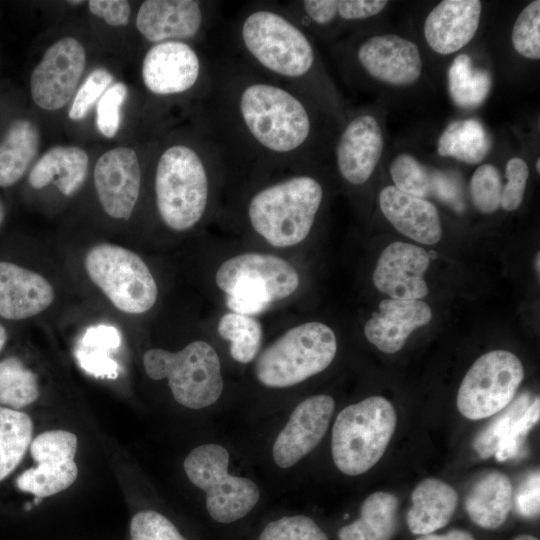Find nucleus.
Here are the masks:
<instances>
[{"mask_svg":"<svg viewBox=\"0 0 540 540\" xmlns=\"http://www.w3.org/2000/svg\"><path fill=\"white\" fill-rule=\"evenodd\" d=\"M203 118L236 166L305 164L315 133L314 104L258 73L237 56L212 58Z\"/></svg>","mask_w":540,"mask_h":540,"instance_id":"nucleus-1","label":"nucleus"},{"mask_svg":"<svg viewBox=\"0 0 540 540\" xmlns=\"http://www.w3.org/2000/svg\"><path fill=\"white\" fill-rule=\"evenodd\" d=\"M235 56L314 104L317 53L308 32L273 2L249 5L234 20Z\"/></svg>","mask_w":540,"mask_h":540,"instance_id":"nucleus-2","label":"nucleus"},{"mask_svg":"<svg viewBox=\"0 0 540 540\" xmlns=\"http://www.w3.org/2000/svg\"><path fill=\"white\" fill-rule=\"evenodd\" d=\"M202 124L198 139L168 145L156 161L157 212L163 224L175 232L189 231L204 219L218 177L236 165L204 118Z\"/></svg>","mask_w":540,"mask_h":540,"instance_id":"nucleus-3","label":"nucleus"},{"mask_svg":"<svg viewBox=\"0 0 540 540\" xmlns=\"http://www.w3.org/2000/svg\"><path fill=\"white\" fill-rule=\"evenodd\" d=\"M301 165L255 189L245 205L251 229L278 248L295 246L310 234L322 206L324 189Z\"/></svg>","mask_w":540,"mask_h":540,"instance_id":"nucleus-4","label":"nucleus"},{"mask_svg":"<svg viewBox=\"0 0 540 540\" xmlns=\"http://www.w3.org/2000/svg\"><path fill=\"white\" fill-rule=\"evenodd\" d=\"M215 282L226 294L230 311L254 316L294 294L300 276L296 267L281 257L248 252L221 263Z\"/></svg>","mask_w":540,"mask_h":540,"instance_id":"nucleus-5","label":"nucleus"},{"mask_svg":"<svg viewBox=\"0 0 540 540\" xmlns=\"http://www.w3.org/2000/svg\"><path fill=\"white\" fill-rule=\"evenodd\" d=\"M396 424L392 403L381 396L342 409L332 429L331 452L336 467L349 476L370 470L385 453Z\"/></svg>","mask_w":540,"mask_h":540,"instance_id":"nucleus-6","label":"nucleus"},{"mask_svg":"<svg viewBox=\"0 0 540 540\" xmlns=\"http://www.w3.org/2000/svg\"><path fill=\"white\" fill-rule=\"evenodd\" d=\"M336 352L333 330L322 322H306L288 329L260 354L255 375L266 387H291L324 371Z\"/></svg>","mask_w":540,"mask_h":540,"instance_id":"nucleus-7","label":"nucleus"},{"mask_svg":"<svg viewBox=\"0 0 540 540\" xmlns=\"http://www.w3.org/2000/svg\"><path fill=\"white\" fill-rule=\"evenodd\" d=\"M143 366L149 378L168 379L174 399L191 409L214 404L223 392L219 355L202 340L193 341L177 352L150 349L143 356Z\"/></svg>","mask_w":540,"mask_h":540,"instance_id":"nucleus-8","label":"nucleus"},{"mask_svg":"<svg viewBox=\"0 0 540 540\" xmlns=\"http://www.w3.org/2000/svg\"><path fill=\"white\" fill-rule=\"evenodd\" d=\"M85 268L90 280L120 311L142 314L158 298V287L149 267L134 251L111 243L89 249Z\"/></svg>","mask_w":540,"mask_h":540,"instance_id":"nucleus-9","label":"nucleus"},{"mask_svg":"<svg viewBox=\"0 0 540 540\" xmlns=\"http://www.w3.org/2000/svg\"><path fill=\"white\" fill-rule=\"evenodd\" d=\"M229 458L225 447L210 443L194 448L183 464L190 482L206 493L211 518L224 524L246 516L260 498L252 480L229 474Z\"/></svg>","mask_w":540,"mask_h":540,"instance_id":"nucleus-10","label":"nucleus"},{"mask_svg":"<svg viewBox=\"0 0 540 540\" xmlns=\"http://www.w3.org/2000/svg\"><path fill=\"white\" fill-rule=\"evenodd\" d=\"M524 377L520 359L506 350L480 356L467 371L457 393L459 412L479 420L501 412L514 399Z\"/></svg>","mask_w":540,"mask_h":540,"instance_id":"nucleus-11","label":"nucleus"},{"mask_svg":"<svg viewBox=\"0 0 540 540\" xmlns=\"http://www.w3.org/2000/svg\"><path fill=\"white\" fill-rule=\"evenodd\" d=\"M141 77L146 89L156 96H177L197 89L208 95L212 61L207 62L191 43L161 42L145 53Z\"/></svg>","mask_w":540,"mask_h":540,"instance_id":"nucleus-12","label":"nucleus"},{"mask_svg":"<svg viewBox=\"0 0 540 540\" xmlns=\"http://www.w3.org/2000/svg\"><path fill=\"white\" fill-rule=\"evenodd\" d=\"M220 3L197 0H146L136 15V28L150 43L188 42L214 29Z\"/></svg>","mask_w":540,"mask_h":540,"instance_id":"nucleus-13","label":"nucleus"},{"mask_svg":"<svg viewBox=\"0 0 540 540\" xmlns=\"http://www.w3.org/2000/svg\"><path fill=\"white\" fill-rule=\"evenodd\" d=\"M35 466L23 471L16 479L20 491L37 498L57 494L71 486L78 475L74 461L77 437L65 430L40 433L30 444Z\"/></svg>","mask_w":540,"mask_h":540,"instance_id":"nucleus-14","label":"nucleus"},{"mask_svg":"<svg viewBox=\"0 0 540 540\" xmlns=\"http://www.w3.org/2000/svg\"><path fill=\"white\" fill-rule=\"evenodd\" d=\"M85 66L86 52L77 39L64 37L53 43L31 74L34 103L48 111L63 108L73 97Z\"/></svg>","mask_w":540,"mask_h":540,"instance_id":"nucleus-15","label":"nucleus"},{"mask_svg":"<svg viewBox=\"0 0 540 540\" xmlns=\"http://www.w3.org/2000/svg\"><path fill=\"white\" fill-rule=\"evenodd\" d=\"M141 167L136 151L116 147L102 154L94 168V185L104 211L114 219L129 220L141 188Z\"/></svg>","mask_w":540,"mask_h":540,"instance_id":"nucleus-16","label":"nucleus"},{"mask_svg":"<svg viewBox=\"0 0 540 540\" xmlns=\"http://www.w3.org/2000/svg\"><path fill=\"white\" fill-rule=\"evenodd\" d=\"M359 67L373 79L397 87L410 86L422 73L417 45L396 34L374 35L355 52Z\"/></svg>","mask_w":540,"mask_h":540,"instance_id":"nucleus-17","label":"nucleus"},{"mask_svg":"<svg viewBox=\"0 0 540 540\" xmlns=\"http://www.w3.org/2000/svg\"><path fill=\"white\" fill-rule=\"evenodd\" d=\"M335 409L326 394L308 397L292 411L272 448L276 465L286 469L309 454L324 437Z\"/></svg>","mask_w":540,"mask_h":540,"instance_id":"nucleus-18","label":"nucleus"},{"mask_svg":"<svg viewBox=\"0 0 540 540\" xmlns=\"http://www.w3.org/2000/svg\"><path fill=\"white\" fill-rule=\"evenodd\" d=\"M381 126L371 114H359L343 127L334 157L340 176L350 185L366 183L376 169L383 153Z\"/></svg>","mask_w":540,"mask_h":540,"instance_id":"nucleus-19","label":"nucleus"},{"mask_svg":"<svg viewBox=\"0 0 540 540\" xmlns=\"http://www.w3.org/2000/svg\"><path fill=\"white\" fill-rule=\"evenodd\" d=\"M430 256L422 247L393 242L381 253L374 273L373 283L392 299L420 300L427 296L424 279Z\"/></svg>","mask_w":540,"mask_h":540,"instance_id":"nucleus-20","label":"nucleus"},{"mask_svg":"<svg viewBox=\"0 0 540 540\" xmlns=\"http://www.w3.org/2000/svg\"><path fill=\"white\" fill-rule=\"evenodd\" d=\"M51 283L41 274L10 261H0V317L24 320L47 309L54 300Z\"/></svg>","mask_w":540,"mask_h":540,"instance_id":"nucleus-21","label":"nucleus"},{"mask_svg":"<svg viewBox=\"0 0 540 540\" xmlns=\"http://www.w3.org/2000/svg\"><path fill=\"white\" fill-rule=\"evenodd\" d=\"M478 0H444L428 14L424 22V37L438 54L459 51L475 36L481 17Z\"/></svg>","mask_w":540,"mask_h":540,"instance_id":"nucleus-22","label":"nucleus"},{"mask_svg":"<svg viewBox=\"0 0 540 540\" xmlns=\"http://www.w3.org/2000/svg\"><path fill=\"white\" fill-rule=\"evenodd\" d=\"M432 318L428 304L421 300L384 299L379 312L365 323L366 339L388 354L400 351L410 334Z\"/></svg>","mask_w":540,"mask_h":540,"instance_id":"nucleus-23","label":"nucleus"},{"mask_svg":"<svg viewBox=\"0 0 540 540\" xmlns=\"http://www.w3.org/2000/svg\"><path fill=\"white\" fill-rule=\"evenodd\" d=\"M379 205L386 219L403 235L426 245L441 239L438 210L426 199L386 186L380 191Z\"/></svg>","mask_w":540,"mask_h":540,"instance_id":"nucleus-24","label":"nucleus"},{"mask_svg":"<svg viewBox=\"0 0 540 540\" xmlns=\"http://www.w3.org/2000/svg\"><path fill=\"white\" fill-rule=\"evenodd\" d=\"M89 157L77 146H55L47 150L29 173V184L41 189L54 184L65 196L75 194L85 182Z\"/></svg>","mask_w":540,"mask_h":540,"instance_id":"nucleus-25","label":"nucleus"},{"mask_svg":"<svg viewBox=\"0 0 540 540\" xmlns=\"http://www.w3.org/2000/svg\"><path fill=\"white\" fill-rule=\"evenodd\" d=\"M411 502L406 515L407 526L411 533L425 535L449 523L458 504V495L446 482L427 478L414 488Z\"/></svg>","mask_w":540,"mask_h":540,"instance_id":"nucleus-26","label":"nucleus"},{"mask_svg":"<svg viewBox=\"0 0 540 540\" xmlns=\"http://www.w3.org/2000/svg\"><path fill=\"white\" fill-rule=\"evenodd\" d=\"M510 479L504 473L491 471L482 475L465 499L471 521L483 529H497L506 520L513 500Z\"/></svg>","mask_w":540,"mask_h":540,"instance_id":"nucleus-27","label":"nucleus"},{"mask_svg":"<svg viewBox=\"0 0 540 540\" xmlns=\"http://www.w3.org/2000/svg\"><path fill=\"white\" fill-rule=\"evenodd\" d=\"M398 498L389 492L369 495L360 509V516L341 527L339 540H392L398 528Z\"/></svg>","mask_w":540,"mask_h":540,"instance_id":"nucleus-28","label":"nucleus"},{"mask_svg":"<svg viewBox=\"0 0 540 540\" xmlns=\"http://www.w3.org/2000/svg\"><path fill=\"white\" fill-rule=\"evenodd\" d=\"M40 145L37 126L27 119L13 121L0 142V187L17 183L35 159Z\"/></svg>","mask_w":540,"mask_h":540,"instance_id":"nucleus-29","label":"nucleus"},{"mask_svg":"<svg viewBox=\"0 0 540 540\" xmlns=\"http://www.w3.org/2000/svg\"><path fill=\"white\" fill-rule=\"evenodd\" d=\"M491 140L483 125L475 119L450 123L439 137L437 152L467 164L481 162L488 154Z\"/></svg>","mask_w":540,"mask_h":540,"instance_id":"nucleus-30","label":"nucleus"},{"mask_svg":"<svg viewBox=\"0 0 540 540\" xmlns=\"http://www.w3.org/2000/svg\"><path fill=\"white\" fill-rule=\"evenodd\" d=\"M33 435V422L28 414L0 406V482L21 463Z\"/></svg>","mask_w":540,"mask_h":540,"instance_id":"nucleus-31","label":"nucleus"},{"mask_svg":"<svg viewBox=\"0 0 540 540\" xmlns=\"http://www.w3.org/2000/svg\"><path fill=\"white\" fill-rule=\"evenodd\" d=\"M489 73L475 67L467 54H459L448 71V88L453 101L463 108H476L487 98Z\"/></svg>","mask_w":540,"mask_h":540,"instance_id":"nucleus-32","label":"nucleus"},{"mask_svg":"<svg viewBox=\"0 0 540 540\" xmlns=\"http://www.w3.org/2000/svg\"><path fill=\"white\" fill-rule=\"evenodd\" d=\"M220 337L230 343V355L239 363H249L257 356L263 338L261 323L250 315L229 311L217 325Z\"/></svg>","mask_w":540,"mask_h":540,"instance_id":"nucleus-33","label":"nucleus"},{"mask_svg":"<svg viewBox=\"0 0 540 540\" xmlns=\"http://www.w3.org/2000/svg\"><path fill=\"white\" fill-rule=\"evenodd\" d=\"M38 397L37 375L18 357L0 359V406L21 410Z\"/></svg>","mask_w":540,"mask_h":540,"instance_id":"nucleus-34","label":"nucleus"},{"mask_svg":"<svg viewBox=\"0 0 540 540\" xmlns=\"http://www.w3.org/2000/svg\"><path fill=\"white\" fill-rule=\"evenodd\" d=\"M531 404V395L528 392L520 394L504 408L473 442V448L483 458L494 456L497 447L508 435L513 424L524 414Z\"/></svg>","mask_w":540,"mask_h":540,"instance_id":"nucleus-35","label":"nucleus"},{"mask_svg":"<svg viewBox=\"0 0 540 540\" xmlns=\"http://www.w3.org/2000/svg\"><path fill=\"white\" fill-rule=\"evenodd\" d=\"M390 175L394 187L403 193L424 199L431 195L432 175L411 154L397 155L390 164Z\"/></svg>","mask_w":540,"mask_h":540,"instance_id":"nucleus-36","label":"nucleus"},{"mask_svg":"<svg viewBox=\"0 0 540 540\" xmlns=\"http://www.w3.org/2000/svg\"><path fill=\"white\" fill-rule=\"evenodd\" d=\"M512 45L524 58H540V1L529 3L518 15L511 33Z\"/></svg>","mask_w":540,"mask_h":540,"instance_id":"nucleus-37","label":"nucleus"},{"mask_svg":"<svg viewBox=\"0 0 540 540\" xmlns=\"http://www.w3.org/2000/svg\"><path fill=\"white\" fill-rule=\"evenodd\" d=\"M502 182L498 169L492 164L480 165L470 180V193L475 207L490 214L500 207Z\"/></svg>","mask_w":540,"mask_h":540,"instance_id":"nucleus-38","label":"nucleus"},{"mask_svg":"<svg viewBox=\"0 0 540 540\" xmlns=\"http://www.w3.org/2000/svg\"><path fill=\"white\" fill-rule=\"evenodd\" d=\"M259 540H328V537L312 518L295 515L268 523Z\"/></svg>","mask_w":540,"mask_h":540,"instance_id":"nucleus-39","label":"nucleus"},{"mask_svg":"<svg viewBox=\"0 0 540 540\" xmlns=\"http://www.w3.org/2000/svg\"><path fill=\"white\" fill-rule=\"evenodd\" d=\"M539 418L540 400L537 397L531 402L524 414L513 424L508 435L497 447L494 457L502 462L524 456L527 452V435L538 423Z\"/></svg>","mask_w":540,"mask_h":540,"instance_id":"nucleus-40","label":"nucleus"},{"mask_svg":"<svg viewBox=\"0 0 540 540\" xmlns=\"http://www.w3.org/2000/svg\"><path fill=\"white\" fill-rule=\"evenodd\" d=\"M388 4L384 0H328L322 28L338 21L365 20L379 14Z\"/></svg>","mask_w":540,"mask_h":540,"instance_id":"nucleus-41","label":"nucleus"},{"mask_svg":"<svg viewBox=\"0 0 540 540\" xmlns=\"http://www.w3.org/2000/svg\"><path fill=\"white\" fill-rule=\"evenodd\" d=\"M131 540H186L176 526L155 511H141L130 522Z\"/></svg>","mask_w":540,"mask_h":540,"instance_id":"nucleus-42","label":"nucleus"},{"mask_svg":"<svg viewBox=\"0 0 540 540\" xmlns=\"http://www.w3.org/2000/svg\"><path fill=\"white\" fill-rule=\"evenodd\" d=\"M113 79V75L107 69L103 67L94 69L77 91L69 110V118L75 121L85 118L93 105L112 85Z\"/></svg>","mask_w":540,"mask_h":540,"instance_id":"nucleus-43","label":"nucleus"},{"mask_svg":"<svg viewBox=\"0 0 540 540\" xmlns=\"http://www.w3.org/2000/svg\"><path fill=\"white\" fill-rule=\"evenodd\" d=\"M128 95V88L122 82L113 83L101 96L97 105V127L107 138H113L120 127L121 107Z\"/></svg>","mask_w":540,"mask_h":540,"instance_id":"nucleus-44","label":"nucleus"},{"mask_svg":"<svg viewBox=\"0 0 540 540\" xmlns=\"http://www.w3.org/2000/svg\"><path fill=\"white\" fill-rule=\"evenodd\" d=\"M507 182L502 188L500 206L506 211L516 210L522 203L529 177L527 163L519 157L511 158L505 169Z\"/></svg>","mask_w":540,"mask_h":540,"instance_id":"nucleus-45","label":"nucleus"},{"mask_svg":"<svg viewBox=\"0 0 540 540\" xmlns=\"http://www.w3.org/2000/svg\"><path fill=\"white\" fill-rule=\"evenodd\" d=\"M515 505L517 512L528 519L535 518L540 511V473L531 472L518 488Z\"/></svg>","mask_w":540,"mask_h":540,"instance_id":"nucleus-46","label":"nucleus"},{"mask_svg":"<svg viewBox=\"0 0 540 540\" xmlns=\"http://www.w3.org/2000/svg\"><path fill=\"white\" fill-rule=\"evenodd\" d=\"M90 12L111 26H125L130 21L131 7L125 0H90Z\"/></svg>","mask_w":540,"mask_h":540,"instance_id":"nucleus-47","label":"nucleus"},{"mask_svg":"<svg viewBox=\"0 0 540 540\" xmlns=\"http://www.w3.org/2000/svg\"><path fill=\"white\" fill-rule=\"evenodd\" d=\"M455 209L461 206L456 184L442 173L432 176V192Z\"/></svg>","mask_w":540,"mask_h":540,"instance_id":"nucleus-48","label":"nucleus"},{"mask_svg":"<svg viewBox=\"0 0 540 540\" xmlns=\"http://www.w3.org/2000/svg\"><path fill=\"white\" fill-rule=\"evenodd\" d=\"M415 540H475L474 537L467 531L461 529H453L444 534L429 533L420 535Z\"/></svg>","mask_w":540,"mask_h":540,"instance_id":"nucleus-49","label":"nucleus"},{"mask_svg":"<svg viewBox=\"0 0 540 540\" xmlns=\"http://www.w3.org/2000/svg\"><path fill=\"white\" fill-rule=\"evenodd\" d=\"M8 342V332L6 328L0 323V352L3 351Z\"/></svg>","mask_w":540,"mask_h":540,"instance_id":"nucleus-50","label":"nucleus"},{"mask_svg":"<svg viewBox=\"0 0 540 540\" xmlns=\"http://www.w3.org/2000/svg\"><path fill=\"white\" fill-rule=\"evenodd\" d=\"M513 540H539V539L532 535H519L515 537Z\"/></svg>","mask_w":540,"mask_h":540,"instance_id":"nucleus-51","label":"nucleus"},{"mask_svg":"<svg viewBox=\"0 0 540 540\" xmlns=\"http://www.w3.org/2000/svg\"><path fill=\"white\" fill-rule=\"evenodd\" d=\"M5 217V208L4 205L0 199V226L2 225Z\"/></svg>","mask_w":540,"mask_h":540,"instance_id":"nucleus-52","label":"nucleus"},{"mask_svg":"<svg viewBox=\"0 0 540 540\" xmlns=\"http://www.w3.org/2000/svg\"><path fill=\"white\" fill-rule=\"evenodd\" d=\"M535 168H536V171L539 173L540 172V158H537L536 163H535Z\"/></svg>","mask_w":540,"mask_h":540,"instance_id":"nucleus-53","label":"nucleus"},{"mask_svg":"<svg viewBox=\"0 0 540 540\" xmlns=\"http://www.w3.org/2000/svg\"><path fill=\"white\" fill-rule=\"evenodd\" d=\"M539 256H540V255H539V253H538V254H537V257H536V262H535V265L537 266V273H538V274H539V272H540V269H539V263H540V262H539V261H540V260H539Z\"/></svg>","mask_w":540,"mask_h":540,"instance_id":"nucleus-54","label":"nucleus"},{"mask_svg":"<svg viewBox=\"0 0 540 540\" xmlns=\"http://www.w3.org/2000/svg\"><path fill=\"white\" fill-rule=\"evenodd\" d=\"M68 3L69 4H79V3H82V1H69Z\"/></svg>","mask_w":540,"mask_h":540,"instance_id":"nucleus-55","label":"nucleus"}]
</instances>
